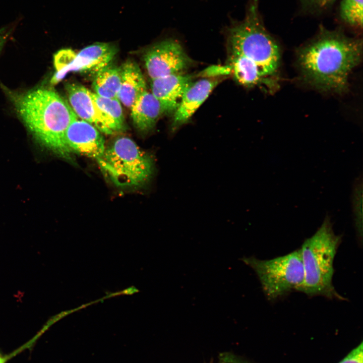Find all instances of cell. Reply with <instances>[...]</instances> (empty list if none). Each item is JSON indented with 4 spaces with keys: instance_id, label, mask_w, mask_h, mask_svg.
<instances>
[{
    "instance_id": "6da1fadb",
    "label": "cell",
    "mask_w": 363,
    "mask_h": 363,
    "mask_svg": "<svg viewBox=\"0 0 363 363\" xmlns=\"http://www.w3.org/2000/svg\"><path fill=\"white\" fill-rule=\"evenodd\" d=\"M362 48L361 40L321 28L298 50L297 63L307 83L322 91L342 93L348 88L350 73L361 60Z\"/></svg>"
},
{
    "instance_id": "7a4b0ae2",
    "label": "cell",
    "mask_w": 363,
    "mask_h": 363,
    "mask_svg": "<svg viewBox=\"0 0 363 363\" xmlns=\"http://www.w3.org/2000/svg\"><path fill=\"white\" fill-rule=\"evenodd\" d=\"M17 114L36 140L57 156L72 163L73 153L66 132L77 116L55 91L45 88L17 92L3 87Z\"/></svg>"
},
{
    "instance_id": "3957f363",
    "label": "cell",
    "mask_w": 363,
    "mask_h": 363,
    "mask_svg": "<svg viewBox=\"0 0 363 363\" xmlns=\"http://www.w3.org/2000/svg\"><path fill=\"white\" fill-rule=\"evenodd\" d=\"M224 28L228 56L242 55L254 62L263 74L272 79L277 73L280 51L266 29L259 10V0H249L244 18H233Z\"/></svg>"
},
{
    "instance_id": "277c9868",
    "label": "cell",
    "mask_w": 363,
    "mask_h": 363,
    "mask_svg": "<svg viewBox=\"0 0 363 363\" xmlns=\"http://www.w3.org/2000/svg\"><path fill=\"white\" fill-rule=\"evenodd\" d=\"M341 239L335 233L331 218L327 214L321 226L305 240L300 249L304 281L299 291L310 296L345 299L332 284L333 262Z\"/></svg>"
},
{
    "instance_id": "5b68a950",
    "label": "cell",
    "mask_w": 363,
    "mask_h": 363,
    "mask_svg": "<svg viewBox=\"0 0 363 363\" xmlns=\"http://www.w3.org/2000/svg\"><path fill=\"white\" fill-rule=\"evenodd\" d=\"M105 176L116 186L134 187L149 182L155 172L153 157L131 139H116L97 162Z\"/></svg>"
},
{
    "instance_id": "8992f818",
    "label": "cell",
    "mask_w": 363,
    "mask_h": 363,
    "mask_svg": "<svg viewBox=\"0 0 363 363\" xmlns=\"http://www.w3.org/2000/svg\"><path fill=\"white\" fill-rule=\"evenodd\" d=\"M255 271L267 298L274 300L292 290L299 291L304 281L300 249L270 260L245 258Z\"/></svg>"
},
{
    "instance_id": "52a82bcc",
    "label": "cell",
    "mask_w": 363,
    "mask_h": 363,
    "mask_svg": "<svg viewBox=\"0 0 363 363\" xmlns=\"http://www.w3.org/2000/svg\"><path fill=\"white\" fill-rule=\"evenodd\" d=\"M151 79L184 73L193 64L180 42L168 38L152 45L144 56Z\"/></svg>"
},
{
    "instance_id": "ba28073f",
    "label": "cell",
    "mask_w": 363,
    "mask_h": 363,
    "mask_svg": "<svg viewBox=\"0 0 363 363\" xmlns=\"http://www.w3.org/2000/svg\"><path fill=\"white\" fill-rule=\"evenodd\" d=\"M65 137L67 144L73 153L91 158L97 162L103 157L106 148L100 132L78 116L69 125Z\"/></svg>"
},
{
    "instance_id": "9c48e42d",
    "label": "cell",
    "mask_w": 363,
    "mask_h": 363,
    "mask_svg": "<svg viewBox=\"0 0 363 363\" xmlns=\"http://www.w3.org/2000/svg\"><path fill=\"white\" fill-rule=\"evenodd\" d=\"M220 81L219 78H202L191 84L173 112L170 126L171 134L190 120Z\"/></svg>"
},
{
    "instance_id": "30bf717a",
    "label": "cell",
    "mask_w": 363,
    "mask_h": 363,
    "mask_svg": "<svg viewBox=\"0 0 363 363\" xmlns=\"http://www.w3.org/2000/svg\"><path fill=\"white\" fill-rule=\"evenodd\" d=\"M66 90L70 106L79 118L92 125L100 132L113 134L92 96V92L77 83H68Z\"/></svg>"
},
{
    "instance_id": "8fae6325",
    "label": "cell",
    "mask_w": 363,
    "mask_h": 363,
    "mask_svg": "<svg viewBox=\"0 0 363 363\" xmlns=\"http://www.w3.org/2000/svg\"><path fill=\"white\" fill-rule=\"evenodd\" d=\"M196 76L182 73L151 79V93L160 103L164 113H173Z\"/></svg>"
},
{
    "instance_id": "7c38bea8",
    "label": "cell",
    "mask_w": 363,
    "mask_h": 363,
    "mask_svg": "<svg viewBox=\"0 0 363 363\" xmlns=\"http://www.w3.org/2000/svg\"><path fill=\"white\" fill-rule=\"evenodd\" d=\"M120 68L121 81L117 98L125 106L131 108L147 90L142 71L135 62L128 60Z\"/></svg>"
},
{
    "instance_id": "4fadbf2b",
    "label": "cell",
    "mask_w": 363,
    "mask_h": 363,
    "mask_svg": "<svg viewBox=\"0 0 363 363\" xmlns=\"http://www.w3.org/2000/svg\"><path fill=\"white\" fill-rule=\"evenodd\" d=\"M130 109L134 125L142 132L152 130L161 115L164 113L160 103L148 91L138 98Z\"/></svg>"
},
{
    "instance_id": "5bb4252c",
    "label": "cell",
    "mask_w": 363,
    "mask_h": 363,
    "mask_svg": "<svg viewBox=\"0 0 363 363\" xmlns=\"http://www.w3.org/2000/svg\"><path fill=\"white\" fill-rule=\"evenodd\" d=\"M116 52V46L110 43L97 42L84 47L77 53L80 72L95 74L110 64Z\"/></svg>"
},
{
    "instance_id": "9a60e30c",
    "label": "cell",
    "mask_w": 363,
    "mask_h": 363,
    "mask_svg": "<svg viewBox=\"0 0 363 363\" xmlns=\"http://www.w3.org/2000/svg\"><path fill=\"white\" fill-rule=\"evenodd\" d=\"M228 65L235 80L240 85L252 87L263 84L274 85V80L266 77L253 61L242 55L228 56Z\"/></svg>"
},
{
    "instance_id": "2e32d148",
    "label": "cell",
    "mask_w": 363,
    "mask_h": 363,
    "mask_svg": "<svg viewBox=\"0 0 363 363\" xmlns=\"http://www.w3.org/2000/svg\"><path fill=\"white\" fill-rule=\"evenodd\" d=\"M121 81L120 68L109 64L95 74L94 93L104 98H117Z\"/></svg>"
},
{
    "instance_id": "e0dca14e",
    "label": "cell",
    "mask_w": 363,
    "mask_h": 363,
    "mask_svg": "<svg viewBox=\"0 0 363 363\" xmlns=\"http://www.w3.org/2000/svg\"><path fill=\"white\" fill-rule=\"evenodd\" d=\"M97 107L105 118L113 134L126 129V125L120 102L117 98H104L92 92Z\"/></svg>"
},
{
    "instance_id": "ac0fdd59",
    "label": "cell",
    "mask_w": 363,
    "mask_h": 363,
    "mask_svg": "<svg viewBox=\"0 0 363 363\" xmlns=\"http://www.w3.org/2000/svg\"><path fill=\"white\" fill-rule=\"evenodd\" d=\"M55 73L50 80V83L55 85L61 81L71 72H80L77 53L70 48L58 51L53 57Z\"/></svg>"
},
{
    "instance_id": "d6986e66",
    "label": "cell",
    "mask_w": 363,
    "mask_h": 363,
    "mask_svg": "<svg viewBox=\"0 0 363 363\" xmlns=\"http://www.w3.org/2000/svg\"><path fill=\"white\" fill-rule=\"evenodd\" d=\"M362 176L356 177L352 184L351 204L353 222L357 237L361 243L362 236Z\"/></svg>"
},
{
    "instance_id": "ffe728a7",
    "label": "cell",
    "mask_w": 363,
    "mask_h": 363,
    "mask_svg": "<svg viewBox=\"0 0 363 363\" xmlns=\"http://www.w3.org/2000/svg\"><path fill=\"white\" fill-rule=\"evenodd\" d=\"M363 0H342L340 15L342 20L351 26L362 28Z\"/></svg>"
},
{
    "instance_id": "44dd1931",
    "label": "cell",
    "mask_w": 363,
    "mask_h": 363,
    "mask_svg": "<svg viewBox=\"0 0 363 363\" xmlns=\"http://www.w3.org/2000/svg\"><path fill=\"white\" fill-rule=\"evenodd\" d=\"M231 74V69L229 65L223 66L213 65L205 69L197 76L204 78H217L219 77L226 76Z\"/></svg>"
},
{
    "instance_id": "7402d4cb",
    "label": "cell",
    "mask_w": 363,
    "mask_h": 363,
    "mask_svg": "<svg viewBox=\"0 0 363 363\" xmlns=\"http://www.w3.org/2000/svg\"><path fill=\"white\" fill-rule=\"evenodd\" d=\"M308 9L321 11L332 5L336 0H299Z\"/></svg>"
},
{
    "instance_id": "603a6c76",
    "label": "cell",
    "mask_w": 363,
    "mask_h": 363,
    "mask_svg": "<svg viewBox=\"0 0 363 363\" xmlns=\"http://www.w3.org/2000/svg\"><path fill=\"white\" fill-rule=\"evenodd\" d=\"M362 343L353 349L339 363H363Z\"/></svg>"
},
{
    "instance_id": "cb8c5ba5",
    "label": "cell",
    "mask_w": 363,
    "mask_h": 363,
    "mask_svg": "<svg viewBox=\"0 0 363 363\" xmlns=\"http://www.w3.org/2000/svg\"><path fill=\"white\" fill-rule=\"evenodd\" d=\"M5 358L0 353V363H5Z\"/></svg>"
}]
</instances>
